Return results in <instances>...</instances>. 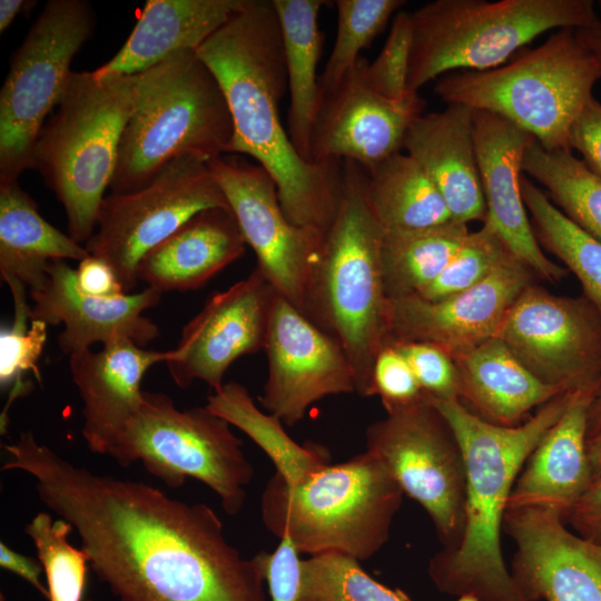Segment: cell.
Instances as JSON below:
<instances>
[{"label": "cell", "instance_id": "46", "mask_svg": "<svg viewBox=\"0 0 601 601\" xmlns=\"http://www.w3.org/2000/svg\"><path fill=\"white\" fill-rule=\"evenodd\" d=\"M76 284L80 292L98 297H114L126 293L114 268L106 260L92 255L79 262Z\"/></svg>", "mask_w": 601, "mask_h": 601}, {"label": "cell", "instance_id": "22", "mask_svg": "<svg viewBox=\"0 0 601 601\" xmlns=\"http://www.w3.org/2000/svg\"><path fill=\"white\" fill-rule=\"evenodd\" d=\"M47 274L45 284L29 292L30 316L51 326L63 324L57 337L63 354L70 356L116 338L145 347L159 336L158 326L144 313L160 302L161 293L146 287L114 297L85 294L77 287L76 269L65 260L51 262Z\"/></svg>", "mask_w": 601, "mask_h": 601}, {"label": "cell", "instance_id": "25", "mask_svg": "<svg viewBox=\"0 0 601 601\" xmlns=\"http://www.w3.org/2000/svg\"><path fill=\"white\" fill-rule=\"evenodd\" d=\"M598 388L577 392L563 415L539 442L513 485L508 510L548 509L566 520L592 483L587 426Z\"/></svg>", "mask_w": 601, "mask_h": 601}, {"label": "cell", "instance_id": "35", "mask_svg": "<svg viewBox=\"0 0 601 601\" xmlns=\"http://www.w3.org/2000/svg\"><path fill=\"white\" fill-rule=\"evenodd\" d=\"M521 193L538 242L559 257L578 277L601 317V243L572 223L528 177Z\"/></svg>", "mask_w": 601, "mask_h": 601}, {"label": "cell", "instance_id": "28", "mask_svg": "<svg viewBox=\"0 0 601 601\" xmlns=\"http://www.w3.org/2000/svg\"><path fill=\"white\" fill-rule=\"evenodd\" d=\"M461 393L483 420L516 426L539 405L565 393L535 377L499 338L492 337L454 359Z\"/></svg>", "mask_w": 601, "mask_h": 601}, {"label": "cell", "instance_id": "45", "mask_svg": "<svg viewBox=\"0 0 601 601\" xmlns=\"http://www.w3.org/2000/svg\"><path fill=\"white\" fill-rule=\"evenodd\" d=\"M570 147L579 151L588 168L601 178V102L594 97L572 128Z\"/></svg>", "mask_w": 601, "mask_h": 601}, {"label": "cell", "instance_id": "16", "mask_svg": "<svg viewBox=\"0 0 601 601\" xmlns=\"http://www.w3.org/2000/svg\"><path fill=\"white\" fill-rule=\"evenodd\" d=\"M264 351L267 381L260 405L294 426L324 397L357 392L353 366L339 344L276 293Z\"/></svg>", "mask_w": 601, "mask_h": 601}, {"label": "cell", "instance_id": "27", "mask_svg": "<svg viewBox=\"0 0 601 601\" xmlns=\"http://www.w3.org/2000/svg\"><path fill=\"white\" fill-rule=\"evenodd\" d=\"M245 0H148L126 42L91 71L97 78L131 76L180 51H196Z\"/></svg>", "mask_w": 601, "mask_h": 601}, {"label": "cell", "instance_id": "10", "mask_svg": "<svg viewBox=\"0 0 601 601\" xmlns=\"http://www.w3.org/2000/svg\"><path fill=\"white\" fill-rule=\"evenodd\" d=\"M230 426L206 405L181 411L167 394L144 391L109 456L121 466L141 461L171 489L191 476L211 489L234 516L244 506L254 467Z\"/></svg>", "mask_w": 601, "mask_h": 601}, {"label": "cell", "instance_id": "3", "mask_svg": "<svg viewBox=\"0 0 601 601\" xmlns=\"http://www.w3.org/2000/svg\"><path fill=\"white\" fill-rule=\"evenodd\" d=\"M577 392L558 395L516 426L490 423L460 400L427 395L454 432L466 470L461 542L453 550L442 549L428 563V575L441 592L477 601H529L504 563L501 529L520 470Z\"/></svg>", "mask_w": 601, "mask_h": 601}, {"label": "cell", "instance_id": "17", "mask_svg": "<svg viewBox=\"0 0 601 601\" xmlns=\"http://www.w3.org/2000/svg\"><path fill=\"white\" fill-rule=\"evenodd\" d=\"M276 290L255 267L244 279L213 294L183 328L165 363L177 386L205 382L219 391L229 366L264 349Z\"/></svg>", "mask_w": 601, "mask_h": 601}, {"label": "cell", "instance_id": "21", "mask_svg": "<svg viewBox=\"0 0 601 601\" xmlns=\"http://www.w3.org/2000/svg\"><path fill=\"white\" fill-rule=\"evenodd\" d=\"M473 126L486 204L484 225L531 270L550 282L560 280L568 270L541 250L521 193L523 157L535 139L505 118L484 110H474Z\"/></svg>", "mask_w": 601, "mask_h": 601}, {"label": "cell", "instance_id": "48", "mask_svg": "<svg viewBox=\"0 0 601 601\" xmlns=\"http://www.w3.org/2000/svg\"><path fill=\"white\" fill-rule=\"evenodd\" d=\"M0 565L2 569L11 571L32 587H35L43 597L49 598L48 588H46L40 578L43 571L41 562L35 558L27 556L10 549L4 542L0 543Z\"/></svg>", "mask_w": 601, "mask_h": 601}, {"label": "cell", "instance_id": "40", "mask_svg": "<svg viewBox=\"0 0 601 601\" xmlns=\"http://www.w3.org/2000/svg\"><path fill=\"white\" fill-rule=\"evenodd\" d=\"M512 257L497 235L483 224L481 229L470 231L439 277L415 296L437 300L463 292Z\"/></svg>", "mask_w": 601, "mask_h": 601}, {"label": "cell", "instance_id": "12", "mask_svg": "<svg viewBox=\"0 0 601 601\" xmlns=\"http://www.w3.org/2000/svg\"><path fill=\"white\" fill-rule=\"evenodd\" d=\"M365 439L366 451L426 511L443 549H455L464 529L465 461L450 424L427 395L386 411L367 426Z\"/></svg>", "mask_w": 601, "mask_h": 601}, {"label": "cell", "instance_id": "30", "mask_svg": "<svg viewBox=\"0 0 601 601\" xmlns=\"http://www.w3.org/2000/svg\"><path fill=\"white\" fill-rule=\"evenodd\" d=\"M284 43L289 107L287 134L299 154L309 161L312 137L321 105L317 66L323 33L318 16L322 0H273Z\"/></svg>", "mask_w": 601, "mask_h": 601}, {"label": "cell", "instance_id": "41", "mask_svg": "<svg viewBox=\"0 0 601 601\" xmlns=\"http://www.w3.org/2000/svg\"><path fill=\"white\" fill-rule=\"evenodd\" d=\"M411 45L410 12L401 11L393 20L382 51L366 67V77L372 88L390 100L402 102L418 95L407 89Z\"/></svg>", "mask_w": 601, "mask_h": 601}, {"label": "cell", "instance_id": "44", "mask_svg": "<svg viewBox=\"0 0 601 601\" xmlns=\"http://www.w3.org/2000/svg\"><path fill=\"white\" fill-rule=\"evenodd\" d=\"M273 553L260 551L254 556L260 568L272 601H297L300 588L302 560L288 536H282Z\"/></svg>", "mask_w": 601, "mask_h": 601}, {"label": "cell", "instance_id": "5", "mask_svg": "<svg viewBox=\"0 0 601 601\" xmlns=\"http://www.w3.org/2000/svg\"><path fill=\"white\" fill-rule=\"evenodd\" d=\"M131 78L135 105L120 141L111 194L148 186L180 157L209 161L228 154L230 111L196 51L171 55Z\"/></svg>", "mask_w": 601, "mask_h": 601}, {"label": "cell", "instance_id": "23", "mask_svg": "<svg viewBox=\"0 0 601 601\" xmlns=\"http://www.w3.org/2000/svg\"><path fill=\"white\" fill-rule=\"evenodd\" d=\"M169 356L170 351L147 349L128 338L69 356L71 377L82 402L81 434L92 453L110 455L142 402L145 374Z\"/></svg>", "mask_w": 601, "mask_h": 601}, {"label": "cell", "instance_id": "32", "mask_svg": "<svg viewBox=\"0 0 601 601\" xmlns=\"http://www.w3.org/2000/svg\"><path fill=\"white\" fill-rule=\"evenodd\" d=\"M207 408L255 442L276 467L287 485L299 483L321 466L329 463V454L317 444L300 445L285 431L276 416L259 410L248 390L237 383H224L207 397Z\"/></svg>", "mask_w": 601, "mask_h": 601}, {"label": "cell", "instance_id": "11", "mask_svg": "<svg viewBox=\"0 0 601 601\" xmlns=\"http://www.w3.org/2000/svg\"><path fill=\"white\" fill-rule=\"evenodd\" d=\"M85 0H50L11 58L0 91V181L33 168L40 131L70 80L71 61L93 31Z\"/></svg>", "mask_w": 601, "mask_h": 601}, {"label": "cell", "instance_id": "2", "mask_svg": "<svg viewBox=\"0 0 601 601\" xmlns=\"http://www.w3.org/2000/svg\"><path fill=\"white\" fill-rule=\"evenodd\" d=\"M196 52L230 111L228 154L250 156L270 175L292 224L326 233L339 201L343 161L303 159L282 125L279 102L288 87L273 0H245Z\"/></svg>", "mask_w": 601, "mask_h": 601}, {"label": "cell", "instance_id": "49", "mask_svg": "<svg viewBox=\"0 0 601 601\" xmlns=\"http://www.w3.org/2000/svg\"><path fill=\"white\" fill-rule=\"evenodd\" d=\"M574 32L578 40L594 58L601 80V16H599V19L594 23L584 28L574 29Z\"/></svg>", "mask_w": 601, "mask_h": 601}, {"label": "cell", "instance_id": "18", "mask_svg": "<svg viewBox=\"0 0 601 601\" xmlns=\"http://www.w3.org/2000/svg\"><path fill=\"white\" fill-rule=\"evenodd\" d=\"M530 270L512 257L476 285L449 297L388 298V343L423 342L453 361L463 356L496 336L508 309L530 285Z\"/></svg>", "mask_w": 601, "mask_h": 601}, {"label": "cell", "instance_id": "52", "mask_svg": "<svg viewBox=\"0 0 601 601\" xmlns=\"http://www.w3.org/2000/svg\"><path fill=\"white\" fill-rule=\"evenodd\" d=\"M587 454L590 464L592 481L601 476V435L588 440Z\"/></svg>", "mask_w": 601, "mask_h": 601}, {"label": "cell", "instance_id": "9", "mask_svg": "<svg viewBox=\"0 0 601 601\" xmlns=\"http://www.w3.org/2000/svg\"><path fill=\"white\" fill-rule=\"evenodd\" d=\"M411 93L450 71L500 67L553 29H580L599 16L592 0H436L410 12Z\"/></svg>", "mask_w": 601, "mask_h": 601}, {"label": "cell", "instance_id": "29", "mask_svg": "<svg viewBox=\"0 0 601 601\" xmlns=\"http://www.w3.org/2000/svg\"><path fill=\"white\" fill-rule=\"evenodd\" d=\"M89 252L49 224L18 180L0 181V276L29 290L41 287L53 260H82Z\"/></svg>", "mask_w": 601, "mask_h": 601}, {"label": "cell", "instance_id": "42", "mask_svg": "<svg viewBox=\"0 0 601 601\" xmlns=\"http://www.w3.org/2000/svg\"><path fill=\"white\" fill-rule=\"evenodd\" d=\"M412 367L423 392L435 398L460 400L455 362L444 351L423 342H390Z\"/></svg>", "mask_w": 601, "mask_h": 601}, {"label": "cell", "instance_id": "4", "mask_svg": "<svg viewBox=\"0 0 601 601\" xmlns=\"http://www.w3.org/2000/svg\"><path fill=\"white\" fill-rule=\"evenodd\" d=\"M383 236L365 200L361 166L343 160L339 201L309 283L305 316L339 342L363 397L374 396L375 359L390 339Z\"/></svg>", "mask_w": 601, "mask_h": 601}, {"label": "cell", "instance_id": "47", "mask_svg": "<svg viewBox=\"0 0 601 601\" xmlns=\"http://www.w3.org/2000/svg\"><path fill=\"white\" fill-rule=\"evenodd\" d=\"M565 521L578 535L601 545V476L592 481Z\"/></svg>", "mask_w": 601, "mask_h": 601}, {"label": "cell", "instance_id": "38", "mask_svg": "<svg viewBox=\"0 0 601 601\" xmlns=\"http://www.w3.org/2000/svg\"><path fill=\"white\" fill-rule=\"evenodd\" d=\"M403 0H336L337 32L319 76L321 98L332 92L354 67L359 52L385 29Z\"/></svg>", "mask_w": 601, "mask_h": 601}, {"label": "cell", "instance_id": "36", "mask_svg": "<svg viewBox=\"0 0 601 601\" xmlns=\"http://www.w3.org/2000/svg\"><path fill=\"white\" fill-rule=\"evenodd\" d=\"M4 283L13 300V322L10 327H1L0 332V386L9 390L0 415L1 434L6 433L8 427L10 406L33 387L32 382L26 380L24 375L32 373L37 382L42 381L38 361L47 339L48 326L42 321H31L27 286L16 278H8Z\"/></svg>", "mask_w": 601, "mask_h": 601}, {"label": "cell", "instance_id": "7", "mask_svg": "<svg viewBox=\"0 0 601 601\" xmlns=\"http://www.w3.org/2000/svg\"><path fill=\"white\" fill-rule=\"evenodd\" d=\"M134 105L131 76L72 71L38 137L33 168L61 203L68 235L79 244L96 229Z\"/></svg>", "mask_w": 601, "mask_h": 601}, {"label": "cell", "instance_id": "1", "mask_svg": "<svg viewBox=\"0 0 601 601\" xmlns=\"http://www.w3.org/2000/svg\"><path fill=\"white\" fill-rule=\"evenodd\" d=\"M3 449L1 470L35 479L40 501L72 525L119 601H267L259 565L228 542L210 506L73 464L32 431Z\"/></svg>", "mask_w": 601, "mask_h": 601}, {"label": "cell", "instance_id": "20", "mask_svg": "<svg viewBox=\"0 0 601 601\" xmlns=\"http://www.w3.org/2000/svg\"><path fill=\"white\" fill-rule=\"evenodd\" d=\"M503 525L516 545L511 573L529 601H601L600 544L548 509H509Z\"/></svg>", "mask_w": 601, "mask_h": 601}, {"label": "cell", "instance_id": "13", "mask_svg": "<svg viewBox=\"0 0 601 601\" xmlns=\"http://www.w3.org/2000/svg\"><path fill=\"white\" fill-rule=\"evenodd\" d=\"M215 207L229 206L207 161L184 156L170 162L148 186L106 196L96 229L85 247L90 255L106 260L125 292L131 293L144 256L196 214Z\"/></svg>", "mask_w": 601, "mask_h": 601}, {"label": "cell", "instance_id": "31", "mask_svg": "<svg viewBox=\"0 0 601 601\" xmlns=\"http://www.w3.org/2000/svg\"><path fill=\"white\" fill-rule=\"evenodd\" d=\"M362 168L365 200L384 231L427 229L452 216L439 189L407 154H395Z\"/></svg>", "mask_w": 601, "mask_h": 601}, {"label": "cell", "instance_id": "6", "mask_svg": "<svg viewBox=\"0 0 601 601\" xmlns=\"http://www.w3.org/2000/svg\"><path fill=\"white\" fill-rule=\"evenodd\" d=\"M404 492L370 452L327 463L295 485L275 473L262 494L264 525L299 553L338 552L364 561L388 541Z\"/></svg>", "mask_w": 601, "mask_h": 601}, {"label": "cell", "instance_id": "19", "mask_svg": "<svg viewBox=\"0 0 601 601\" xmlns=\"http://www.w3.org/2000/svg\"><path fill=\"white\" fill-rule=\"evenodd\" d=\"M361 56L341 83L321 98L311 147L313 162L354 161L370 168L401 152L411 122L422 115L418 96L402 102L377 93Z\"/></svg>", "mask_w": 601, "mask_h": 601}, {"label": "cell", "instance_id": "51", "mask_svg": "<svg viewBox=\"0 0 601 601\" xmlns=\"http://www.w3.org/2000/svg\"><path fill=\"white\" fill-rule=\"evenodd\" d=\"M601 435V384L590 405L588 413L587 437L588 440Z\"/></svg>", "mask_w": 601, "mask_h": 601}, {"label": "cell", "instance_id": "50", "mask_svg": "<svg viewBox=\"0 0 601 601\" xmlns=\"http://www.w3.org/2000/svg\"><path fill=\"white\" fill-rule=\"evenodd\" d=\"M36 1L1 0L0 1V32H4L27 7L35 6Z\"/></svg>", "mask_w": 601, "mask_h": 601}, {"label": "cell", "instance_id": "39", "mask_svg": "<svg viewBox=\"0 0 601 601\" xmlns=\"http://www.w3.org/2000/svg\"><path fill=\"white\" fill-rule=\"evenodd\" d=\"M73 531L63 519L53 520L39 512L24 526L32 540L38 560L47 578L49 601H81L85 591L89 558L69 542Z\"/></svg>", "mask_w": 601, "mask_h": 601}, {"label": "cell", "instance_id": "34", "mask_svg": "<svg viewBox=\"0 0 601 601\" xmlns=\"http://www.w3.org/2000/svg\"><path fill=\"white\" fill-rule=\"evenodd\" d=\"M522 173L542 184L550 199L572 223L601 243V178L571 150H545L533 140Z\"/></svg>", "mask_w": 601, "mask_h": 601}, {"label": "cell", "instance_id": "43", "mask_svg": "<svg viewBox=\"0 0 601 601\" xmlns=\"http://www.w3.org/2000/svg\"><path fill=\"white\" fill-rule=\"evenodd\" d=\"M373 388L385 411L411 404L424 395L412 367L392 344H386L376 356Z\"/></svg>", "mask_w": 601, "mask_h": 601}, {"label": "cell", "instance_id": "33", "mask_svg": "<svg viewBox=\"0 0 601 601\" xmlns=\"http://www.w3.org/2000/svg\"><path fill=\"white\" fill-rule=\"evenodd\" d=\"M470 234L466 224L384 231L381 264L388 298L415 296L449 265Z\"/></svg>", "mask_w": 601, "mask_h": 601}, {"label": "cell", "instance_id": "24", "mask_svg": "<svg viewBox=\"0 0 601 601\" xmlns=\"http://www.w3.org/2000/svg\"><path fill=\"white\" fill-rule=\"evenodd\" d=\"M474 110L447 105L437 112L420 115L410 125L403 148L432 179L452 220H483L486 204L474 145Z\"/></svg>", "mask_w": 601, "mask_h": 601}, {"label": "cell", "instance_id": "14", "mask_svg": "<svg viewBox=\"0 0 601 601\" xmlns=\"http://www.w3.org/2000/svg\"><path fill=\"white\" fill-rule=\"evenodd\" d=\"M210 174L233 210L256 267L273 288L305 315L306 297L321 258L325 231L292 224L285 216L277 186L259 165L239 157L207 161Z\"/></svg>", "mask_w": 601, "mask_h": 601}, {"label": "cell", "instance_id": "37", "mask_svg": "<svg viewBox=\"0 0 601 601\" xmlns=\"http://www.w3.org/2000/svg\"><path fill=\"white\" fill-rule=\"evenodd\" d=\"M297 601H412L375 581L351 555L328 552L302 560ZM456 601H477L462 597Z\"/></svg>", "mask_w": 601, "mask_h": 601}, {"label": "cell", "instance_id": "26", "mask_svg": "<svg viewBox=\"0 0 601 601\" xmlns=\"http://www.w3.org/2000/svg\"><path fill=\"white\" fill-rule=\"evenodd\" d=\"M246 246L229 207L205 209L144 256L137 278L161 294L194 290L239 259Z\"/></svg>", "mask_w": 601, "mask_h": 601}, {"label": "cell", "instance_id": "15", "mask_svg": "<svg viewBox=\"0 0 601 601\" xmlns=\"http://www.w3.org/2000/svg\"><path fill=\"white\" fill-rule=\"evenodd\" d=\"M541 382L561 392L601 384V317L590 302L529 285L496 333Z\"/></svg>", "mask_w": 601, "mask_h": 601}, {"label": "cell", "instance_id": "8", "mask_svg": "<svg viewBox=\"0 0 601 601\" xmlns=\"http://www.w3.org/2000/svg\"><path fill=\"white\" fill-rule=\"evenodd\" d=\"M599 80L594 58L565 28L508 65L446 73L434 92L447 105L505 118L545 150H571L572 128Z\"/></svg>", "mask_w": 601, "mask_h": 601}]
</instances>
